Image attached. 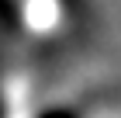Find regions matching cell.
<instances>
[{"label": "cell", "instance_id": "1", "mask_svg": "<svg viewBox=\"0 0 121 118\" xmlns=\"http://www.w3.org/2000/svg\"><path fill=\"white\" fill-rule=\"evenodd\" d=\"M48 118H73V115H62V111H56V115H48Z\"/></svg>", "mask_w": 121, "mask_h": 118}]
</instances>
